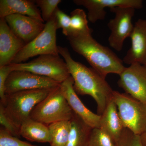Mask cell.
I'll return each mask as SVG.
<instances>
[{"instance_id": "5b68a950", "label": "cell", "mask_w": 146, "mask_h": 146, "mask_svg": "<svg viewBox=\"0 0 146 146\" xmlns=\"http://www.w3.org/2000/svg\"><path fill=\"white\" fill-rule=\"evenodd\" d=\"M112 99L124 127L140 136L146 131V103L126 93L113 91Z\"/></svg>"}, {"instance_id": "3957f363", "label": "cell", "mask_w": 146, "mask_h": 146, "mask_svg": "<svg viewBox=\"0 0 146 146\" xmlns=\"http://www.w3.org/2000/svg\"><path fill=\"white\" fill-rule=\"evenodd\" d=\"M54 89H34L6 94L4 101L0 103L7 117L20 129L23 123L30 118L35 106Z\"/></svg>"}, {"instance_id": "9a60e30c", "label": "cell", "mask_w": 146, "mask_h": 146, "mask_svg": "<svg viewBox=\"0 0 146 146\" xmlns=\"http://www.w3.org/2000/svg\"><path fill=\"white\" fill-rule=\"evenodd\" d=\"M129 37L131 47L123 62L127 65L138 63L146 66V20L139 19L136 21Z\"/></svg>"}, {"instance_id": "30bf717a", "label": "cell", "mask_w": 146, "mask_h": 146, "mask_svg": "<svg viewBox=\"0 0 146 146\" xmlns=\"http://www.w3.org/2000/svg\"><path fill=\"white\" fill-rule=\"evenodd\" d=\"M118 84L125 93L146 103V66L136 63L125 67Z\"/></svg>"}, {"instance_id": "603a6c76", "label": "cell", "mask_w": 146, "mask_h": 146, "mask_svg": "<svg viewBox=\"0 0 146 146\" xmlns=\"http://www.w3.org/2000/svg\"><path fill=\"white\" fill-rule=\"evenodd\" d=\"M41 10V16L44 22H48L53 16L58 8L61 0H36L34 1Z\"/></svg>"}, {"instance_id": "e0dca14e", "label": "cell", "mask_w": 146, "mask_h": 146, "mask_svg": "<svg viewBox=\"0 0 146 146\" xmlns=\"http://www.w3.org/2000/svg\"><path fill=\"white\" fill-rule=\"evenodd\" d=\"M13 14L29 16L44 22L41 11L34 1L1 0L0 18H5Z\"/></svg>"}, {"instance_id": "5bb4252c", "label": "cell", "mask_w": 146, "mask_h": 146, "mask_svg": "<svg viewBox=\"0 0 146 146\" xmlns=\"http://www.w3.org/2000/svg\"><path fill=\"white\" fill-rule=\"evenodd\" d=\"M25 45L14 34L5 19L0 18V67L11 64Z\"/></svg>"}, {"instance_id": "277c9868", "label": "cell", "mask_w": 146, "mask_h": 146, "mask_svg": "<svg viewBox=\"0 0 146 146\" xmlns=\"http://www.w3.org/2000/svg\"><path fill=\"white\" fill-rule=\"evenodd\" d=\"M60 86L35 106L30 115V119L48 126L60 121L71 120L73 112Z\"/></svg>"}, {"instance_id": "6da1fadb", "label": "cell", "mask_w": 146, "mask_h": 146, "mask_svg": "<svg viewBox=\"0 0 146 146\" xmlns=\"http://www.w3.org/2000/svg\"><path fill=\"white\" fill-rule=\"evenodd\" d=\"M58 50L74 80L73 87L76 93L92 97L97 104V114L100 116L112 99L114 91L106 78L93 68L74 60L68 48L58 46Z\"/></svg>"}, {"instance_id": "9c48e42d", "label": "cell", "mask_w": 146, "mask_h": 146, "mask_svg": "<svg viewBox=\"0 0 146 146\" xmlns=\"http://www.w3.org/2000/svg\"><path fill=\"white\" fill-rule=\"evenodd\" d=\"M60 84L52 79L27 71H13L6 82L5 95L34 89H55Z\"/></svg>"}, {"instance_id": "ffe728a7", "label": "cell", "mask_w": 146, "mask_h": 146, "mask_svg": "<svg viewBox=\"0 0 146 146\" xmlns=\"http://www.w3.org/2000/svg\"><path fill=\"white\" fill-rule=\"evenodd\" d=\"M71 121H62L48 125L51 135L50 146H67L71 128Z\"/></svg>"}, {"instance_id": "f1b7e54d", "label": "cell", "mask_w": 146, "mask_h": 146, "mask_svg": "<svg viewBox=\"0 0 146 146\" xmlns=\"http://www.w3.org/2000/svg\"><path fill=\"white\" fill-rule=\"evenodd\" d=\"M140 140L143 146H146V131L140 136Z\"/></svg>"}, {"instance_id": "d6986e66", "label": "cell", "mask_w": 146, "mask_h": 146, "mask_svg": "<svg viewBox=\"0 0 146 146\" xmlns=\"http://www.w3.org/2000/svg\"><path fill=\"white\" fill-rule=\"evenodd\" d=\"M70 121V131L67 146H88L93 128L74 112Z\"/></svg>"}, {"instance_id": "cb8c5ba5", "label": "cell", "mask_w": 146, "mask_h": 146, "mask_svg": "<svg viewBox=\"0 0 146 146\" xmlns=\"http://www.w3.org/2000/svg\"><path fill=\"white\" fill-rule=\"evenodd\" d=\"M0 146H38L12 136L3 127L0 128Z\"/></svg>"}, {"instance_id": "d4e9b609", "label": "cell", "mask_w": 146, "mask_h": 146, "mask_svg": "<svg viewBox=\"0 0 146 146\" xmlns=\"http://www.w3.org/2000/svg\"><path fill=\"white\" fill-rule=\"evenodd\" d=\"M58 29H61L63 33L67 37L71 33L70 16L58 8L54 13Z\"/></svg>"}, {"instance_id": "ac0fdd59", "label": "cell", "mask_w": 146, "mask_h": 146, "mask_svg": "<svg viewBox=\"0 0 146 146\" xmlns=\"http://www.w3.org/2000/svg\"><path fill=\"white\" fill-rule=\"evenodd\" d=\"M20 133L21 136L31 142L50 143L51 141L48 126L30 118L21 125Z\"/></svg>"}, {"instance_id": "44dd1931", "label": "cell", "mask_w": 146, "mask_h": 146, "mask_svg": "<svg viewBox=\"0 0 146 146\" xmlns=\"http://www.w3.org/2000/svg\"><path fill=\"white\" fill-rule=\"evenodd\" d=\"M70 16L71 33L69 36L80 33L92 32V30L88 26V17L83 9H76L71 12Z\"/></svg>"}, {"instance_id": "2e32d148", "label": "cell", "mask_w": 146, "mask_h": 146, "mask_svg": "<svg viewBox=\"0 0 146 146\" xmlns=\"http://www.w3.org/2000/svg\"><path fill=\"white\" fill-rule=\"evenodd\" d=\"M100 116L99 128L117 143L125 127L112 98Z\"/></svg>"}, {"instance_id": "83f0119b", "label": "cell", "mask_w": 146, "mask_h": 146, "mask_svg": "<svg viewBox=\"0 0 146 146\" xmlns=\"http://www.w3.org/2000/svg\"><path fill=\"white\" fill-rule=\"evenodd\" d=\"M12 71L10 64L0 67V102H3L5 99L6 82Z\"/></svg>"}, {"instance_id": "ba28073f", "label": "cell", "mask_w": 146, "mask_h": 146, "mask_svg": "<svg viewBox=\"0 0 146 146\" xmlns=\"http://www.w3.org/2000/svg\"><path fill=\"white\" fill-rule=\"evenodd\" d=\"M110 11L115 13V17L108 24L111 31L108 37L110 46L117 51L123 49L124 42L130 37L134 25L132 20L135 9L131 7H115L110 8Z\"/></svg>"}, {"instance_id": "4fadbf2b", "label": "cell", "mask_w": 146, "mask_h": 146, "mask_svg": "<svg viewBox=\"0 0 146 146\" xmlns=\"http://www.w3.org/2000/svg\"><path fill=\"white\" fill-rule=\"evenodd\" d=\"M5 19L14 34L26 44L38 36L45 26L42 21L24 15L13 14Z\"/></svg>"}, {"instance_id": "7402d4cb", "label": "cell", "mask_w": 146, "mask_h": 146, "mask_svg": "<svg viewBox=\"0 0 146 146\" xmlns=\"http://www.w3.org/2000/svg\"><path fill=\"white\" fill-rule=\"evenodd\" d=\"M88 146H117V144L99 128H95L92 129Z\"/></svg>"}, {"instance_id": "4316f807", "label": "cell", "mask_w": 146, "mask_h": 146, "mask_svg": "<svg viewBox=\"0 0 146 146\" xmlns=\"http://www.w3.org/2000/svg\"><path fill=\"white\" fill-rule=\"evenodd\" d=\"M0 123L12 136L17 138L21 137L20 129L14 125L7 117L4 110L2 105L0 103Z\"/></svg>"}, {"instance_id": "8fae6325", "label": "cell", "mask_w": 146, "mask_h": 146, "mask_svg": "<svg viewBox=\"0 0 146 146\" xmlns=\"http://www.w3.org/2000/svg\"><path fill=\"white\" fill-rule=\"evenodd\" d=\"M73 2L87 9L88 19L93 23L104 19L106 7H128L136 9L143 8V5L142 0H74Z\"/></svg>"}, {"instance_id": "52a82bcc", "label": "cell", "mask_w": 146, "mask_h": 146, "mask_svg": "<svg viewBox=\"0 0 146 146\" xmlns=\"http://www.w3.org/2000/svg\"><path fill=\"white\" fill-rule=\"evenodd\" d=\"M10 65L13 71H27L60 83L71 76L66 62L59 55H43L27 63Z\"/></svg>"}, {"instance_id": "8992f818", "label": "cell", "mask_w": 146, "mask_h": 146, "mask_svg": "<svg viewBox=\"0 0 146 146\" xmlns=\"http://www.w3.org/2000/svg\"><path fill=\"white\" fill-rule=\"evenodd\" d=\"M58 29L55 16L45 24L42 32L33 40L25 45L14 58L11 64L23 63L37 56L59 55L56 44Z\"/></svg>"}, {"instance_id": "7a4b0ae2", "label": "cell", "mask_w": 146, "mask_h": 146, "mask_svg": "<svg viewBox=\"0 0 146 146\" xmlns=\"http://www.w3.org/2000/svg\"><path fill=\"white\" fill-rule=\"evenodd\" d=\"M92 33L74 35L67 37L72 49L88 61L91 68L104 78L110 74L119 75L125 67L123 60L108 47L100 44Z\"/></svg>"}, {"instance_id": "484cf974", "label": "cell", "mask_w": 146, "mask_h": 146, "mask_svg": "<svg viewBox=\"0 0 146 146\" xmlns=\"http://www.w3.org/2000/svg\"><path fill=\"white\" fill-rule=\"evenodd\" d=\"M117 144V146H143L140 136L136 135L125 128Z\"/></svg>"}, {"instance_id": "7c38bea8", "label": "cell", "mask_w": 146, "mask_h": 146, "mask_svg": "<svg viewBox=\"0 0 146 146\" xmlns=\"http://www.w3.org/2000/svg\"><path fill=\"white\" fill-rule=\"evenodd\" d=\"M71 76L60 83V88L73 112L92 128L99 127L101 116L92 112L84 104L74 89Z\"/></svg>"}]
</instances>
